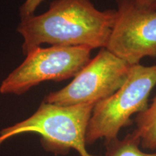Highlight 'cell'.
Masks as SVG:
<instances>
[{"instance_id":"1","label":"cell","mask_w":156,"mask_h":156,"mask_svg":"<svg viewBox=\"0 0 156 156\" xmlns=\"http://www.w3.org/2000/svg\"><path fill=\"white\" fill-rule=\"evenodd\" d=\"M116 19V9L100 10L90 0H54L48 10L21 20L17 31L23 53L43 44L106 48Z\"/></svg>"},{"instance_id":"2","label":"cell","mask_w":156,"mask_h":156,"mask_svg":"<svg viewBox=\"0 0 156 156\" xmlns=\"http://www.w3.org/2000/svg\"><path fill=\"white\" fill-rule=\"evenodd\" d=\"M95 104L60 106L43 101L28 118L0 130V145L15 136L37 134L46 151L66 154L73 150L80 156H97L87 151L86 132Z\"/></svg>"},{"instance_id":"3","label":"cell","mask_w":156,"mask_h":156,"mask_svg":"<svg viewBox=\"0 0 156 156\" xmlns=\"http://www.w3.org/2000/svg\"><path fill=\"white\" fill-rule=\"evenodd\" d=\"M156 85V64L132 65L124 84L112 95L93 107L86 132L87 145L98 140L118 137L134 114L148 106V98Z\"/></svg>"},{"instance_id":"4","label":"cell","mask_w":156,"mask_h":156,"mask_svg":"<svg viewBox=\"0 0 156 156\" xmlns=\"http://www.w3.org/2000/svg\"><path fill=\"white\" fill-rule=\"evenodd\" d=\"M91 51L85 46L34 48L2 82L0 93L20 95L44 82H59L75 77L91 59Z\"/></svg>"},{"instance_id":"5","label":"cell","mask_w":156,"mask_h":156,"mask_svg":"<svg viewBox=\"0 0 156 156\" xmlns=\"http://www.w3.org/2000/svg\"><path fill=\"white\" fill-rule=\"evenodd\" d=\"M131 67L106 48H101L67 86L50 93L44 101L60 106L96 104L122 86Z\"/></svg>"},{"instance_id":"6","label":"cell","mask_w":156,"mask_h":156,"mask_svg":"<svg viewBox=\"0 0 156 156\" xmlns=\"http://www.w3.org/2000/svg\"><path fill=\"white\" fill-rule=\"evenodd\" d=\"M116 19L106 48L130 65L156 58V9L116 0Z\"/></svg>"},{"instance_id":"7","label":"cell","mask_w":156,"mask_h":156,"mask_svg":"<svg viewBox=\"0 0 156 156\" xmlns=\"http://www.w3.org/2000/svg\"><path fill=\"white\" fill-rule=\"evenodd\" d=\"M134 133L140 140L143 149L156 151V96L151 104L136 115Z\"/></svg>"},{"instance_id":"8","label":"cell","mask_w":156,"mask_h":156,"mask_svg":"<svg viewBox=\"0 0 156 156\" xmlns=\"http://www.w3.org/2000/svg\"><path fill=\"white\" fill-rule=\"evenodd\" d=\"M140 147V139L132 132L122 140L117 137L106 141L105 156H156V151L147 153Z\"/></svg>"},{"instance_id":"9","label":"cell","mask_w":156,"mask_h":156,"mask_svg":"<svg viewBox=\"0 0 156 156\" xmlns=\"http://www.w3.org/2000/svg\"><path fill=\"white\" fill-rule=\"evenodd\" d=\"M44 0H25L20 7V17L21 20L34 15L37 8Z\"/></svg>"},{"instance_id":"10","label":"cell","mask_w":156,"mask_h":156,"mask_svg":"<svg viewBox=\"0 0 156 156\" xmlns=\"http://www.w3.org/2000/svg\"><path fill=\"white\" fill-rule=\"evenodd\" d=\"M136 5L146 8L156 9V0H134Z\"/></svg>"}]
</instances>
